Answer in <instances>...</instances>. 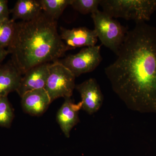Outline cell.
<instances>
[{"label": "cell", "mask_w": 156, "mask_h": 156, "mask_svg": "<svg viewBox=\"0 0 156 156\" xmlns=\"http://www.w3.org/2000/svg\"><path fill=\"white\" fill-rule=\"evenodd\" d=\"M117 58L105 73L126 106L156 113V28L146 22L128 31Z\"/></svg>", "instance_id": "cell-1"}, {"label": "cell", "mask_w": 156, "mask_h": 156, "mask_svg": "<svg viewBox=\"0 0 156 156\" xmlns=\"http://www.w3.org/2000/svg\"><path fill=\"white\" fill-rule=\"evenodd\" d=\"M7 50L23 75L37 66L57 61L70 50L58 34L57 21L43 12L30 21L16 23L14 39Z\"/></svg>", "instance_id": "cell-2"}, {"label": "cell", "mask_w": 156, "mask_h": 156, "mask_svg": "<svg viewBox=\"0 0 156 156\" xmlns=\"http://www.w3.org/2000/svg\"><path fill=\"white\" fill-rule=\"evenodd\" d=\"M105 13L113 18L146 22L156 11V0H100Z\"/></svg>", "instance_id": "cell-3"}, {"label": "cell", "mask_w": 156, "mask_h": 156, "mask_svg": "<svg viewBox=\"0 0 156 156\" xmlns=\"http://www.w3.org/2000/svg\"><path fill=\"white\" fill-rule=\"evenodd\" d=\"M91 17L98 38L102 45L116 54L125 40L127 28L103 11L98 10Z\"/></svg>", "instance_id": "cell-4"}, {"label": "cell", "mask_w": 156, "mask_h": 156, "mask_svg": "<svg viewBox=\"0 0 156 156\" xmlns=\"http://www.w3.org/2000/svg\"><path fill=\"white\" fill-rule=\"evenodd\" d=\"M76 77L67 68L56 61L50 63L44 89L51 103L59 98H71L75 89Z\"/></svg>", "instance_id": "cell-5"}, {"label": "cell", "mask_w": 156, "mask_h": 156, "mask_svg": "<svg viewBox=\"0 0 156 156\" xmlns=\"http://www.w3.org/2000/svg\"><path fill=\"white\" fill-rule=\"evenodd\" d=\"M100 48V45L87 47L76 54L69 55L57 61L67 68L76 77L93 71L99 66L102 59Z\"/></svg>", "instance_id": "cell-6"}, {"label": "cell", "mask_w": 156, "mask_h": 156, "mask_svg": "<svg viewBox=\"0 0 156 156\" xmlns=\"http://www.w3.org/2000/svg\"><path fill=\"white\" fill-rule=\"evenodd\" d=\"M75 89L81 95L82 109L87 113H95L102 106L103 95L99 85L94 78H90L76 85Z\"/></svg>", "instance_id": "cell-7"}, {"label": "cell", "mask_w": 156, "mask_h": 156, "mask_svg": "<svg viewBox=\"0 0 156 156\" xmlns=\"http://www.w3.org/2000/svg\"><path fill=\"white\" fill-rule=\"evenodd\" d=\"M60 38L70 50L77 48L93 47L98 41V37L94 30L86 27H80L72 29L61 27Z\"/></svg>", "instance_id": "cell-8"}, {"label": "cell", "mask_w": 156, "mask_h": 156, "mask_svg": "<svg viewBox=\"0 0 156 156\" xmlns=\"http://www.w3.org/2000/svg\"><path fill=\"white\" fill-rule=\"evenodd\" d=\"M50 64L44 63L37 66L23 74L19 88L16 91L20 97L30 91L44 89L49 75Z\"/></svg>", "instance_id": "cell-9"}, {"label": "cell", "mask_w": 156, "mask_h": 156, "mask_svg": "<svg viewBox=\"0 0 156 156\" xmlns=\"http://www.w3.org/2000/svg\"><path fill=\"white\" fill-rule=\"evenodd\" d=\"M82 108L81 101L75 103L71 98H65V101L58 110L56 120L65 136H70L72 129L80 122L79 113Z\"/></svg>", "instance_id": "cell-10"}, {"label": "cell", "mask_w": 156, "mask_h": 156, "mask_svg": "<svg viewBox=\"0 0 156 156\" xmlns=\"http://www.w3.org/2000/svg\"><path fill=\"white\" fill-rule=\"evenodd\" d=\"M23 111L32 116L41 115L51 103L44 89H36L26 93L21 97Z\"/></svg>", "instance_id": "cell-11"}, {"label": "cell", "mask_w": 156, "mask_h": 156, "mask_svg": "<svg viewBox=\"0 0 156 156\" xmlns=\"http://www.w3.org/2000/svg\"><path fill=\"white\" fill-rule=\"evenodd\" d=\"M22 75L12 60L0 65V97H7L10 92L17 91Z\"/></svg>", "instance_id": "cell-12"}, {"label": "cell", "mask_w": 156, "mask_h": 156, "mask_svg": "<svg viewBox=\"0 0 156 156\" xmlns=\"http://www.w3.org/2000/svg\"><path fill=\"white\" fill-rule=\"evenodd\" d=\"M13 20L21 19V21H30L39 16L43 10L39 1L18 0L13 9L10 10Z\"/></svg>", "instance_id": "cell-13"}, {"label": "cell", "mask_w": 156, "mask_h": 156, "mask_svg": "<svg viewBox=\"0 0 156 156\" xmlns=\"http://www.w3.org/2000/svg\"><path fill=\"white\" fill-rule=\"evenodd\" d=\"M72 0H39L43 12L51 19L56 20L66 8L70 5Z\"/></svg>", "instance_id": "cell-14"}, {"label": "cell", "mask_w": 156, "mask_h": 156, "mask_svg": "<svg viewBox=\"0 0 156 156\" xmlns=\"http://www.w3.org/2000/svg\"><path fill=\"white\" fill-rule=\"evenodd\" d=\"M16 23L11 19L0 21V47L8 48L14 39Z\"/></svg>", "instance_id": "cell-15"}, {"label": "cell", "mask_w": 156, "mask_h": 156, "mask_svg": "<svg viewBox=\"0 0 156 156\" xmlns=\"http://www.w3.org/2000/svg\"><path fill=\"white\" fill-rule=\"evenodd\" d=\"M14 110L7 97H0V126L11 127L14 119Z\"/></svg>", "instance_id": "cell-16"}, {"label": "cell", "mask_w": 156, "mask_h": 156, "mask_svg": "<svg viewBox=\"0 0 156 156\" xmlns=\"http://www.w3.org/2000/svg\"><path fill=\"white\" fill-rule=\"evenodd\" d=\"M100 0H72L70 5L83 14H91L98 11Z\"/></svg>", "instance_id": "cell-17"}, {"label": "cell", "mask_w": 156, "mask_h": 156, "mask_svg": "<svg viewBox=\"0 0 156 156\" xmlns=\"http://www.w3.org/2000/svg\"><path fill=\"white\" fill-rule=\"evenodd\" d=\"M8 3L6 0H0V21L9 19L10 12Z\"/></svg>", "instance_id": "cell-18"}, {"label": "cell", "mask_w": 156, "mask_h": 156, "mask_svg": "<svg viewBox=\"0 0 156 156\" xmlns=\"http://www.w3.org/2000/svg\"><path fill=\"white\" fill-rule=\"evenodd\" d=\"M9 54L8 50H6L5 48L0 47V65L3 60L5 58L6 56Z\"/></svg>", "instance_id": "cell-19"}]
</instances>
